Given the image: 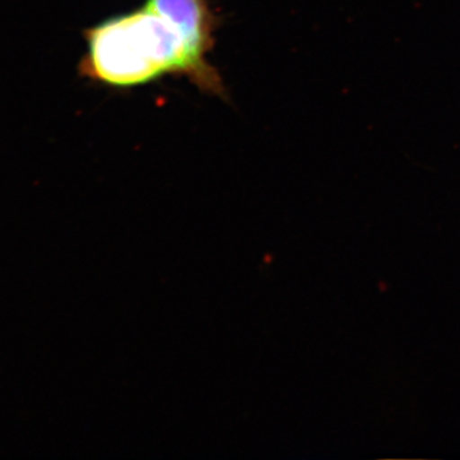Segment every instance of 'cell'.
<instances>
[{
  "mask_svg": "<svg viewBox=\"0 0 460 460\" xmlns=\"http://www.w3.org/2000/svg\"><path fill=\"white\" fill-rule=\"evenodd\" d=\"M217 23L210 0H145L141 7L84 30L86 51L78 72L115 89L181 75L224 99L226 86L208 59Z\"/></svg>",
  "mask_w": 460,
  "mask_h": 460,
  "instance_id": "obj_1",
  "label": "cell"
}]
</instances>
